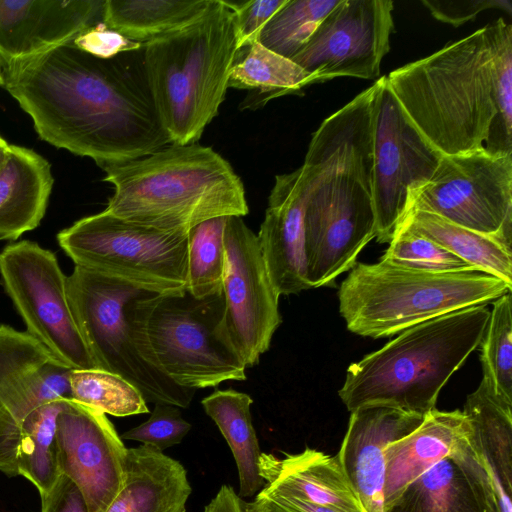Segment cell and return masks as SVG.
I'll list each match as a JSON object with an SVG mask.
<instances>
[{
	"label": "cell",
	"instance_id": "ee69618b",
	"mask_svg": "<svg viewBox=\"0 0 512 512\" xmlns=\"http://www.w3.org/2000/svg\"><path fill=\"white\" fill-rule=\"evenodd\" d=\"M6 67L7 62L0 55V86L5 88L6 85Z\"/></svg>",
	"mask_w": 512,
	"mask_h": 512
},
{
	"label": "cell",
	"instance_id": "f1b7e54d",
	"mask_svg": "<svg viewBox=\"0 0 512 512\" xmlns=\"http://www.w3.org/2000/svg\"><path fill=\"white\" fill-rule=\"evenodd\" d=\"M311 83L312 77L291 59L256 41L239 50L230 70L228 88L255 91L254 101L247 106L252 108Z\"/></svg>",
	"mask_w": 512,
	"mask_h": 512
},
{
	"label": "cell",
	"instance_id": "83f0119b",
	"mask_svg": "<svg viewBox=\"0 0 512 512\" xmlns=\"http://www.w3.org/2000/svg\"><path fill=\"white\" fill-rule=\"evenodd\" d=\"M213 0H105L103 23L146 44L199 19Z\"/></svg>",
	"mask_w": 512,
	"mask_h": 512
},
{
	"label": "cell",
	"instance_id": "8d00e7d4",
	"mask_svg": "<svg viewBox=\"0 0 512 512\" xmlns=\"http://www.w3.org/2000/svg\"><path fill=\"white\" fill-rule=\"evenodd\" d=\"M286 2L287 0L223 1L235 14L239 49L258 41L264 26Z\"/></svg>",
	"mask_w": 512,
	"mask_h": 512
},
{
	"label": "cell",
	"instance_id": "4dcf8cb0",
	"mask_svg": "<svg viewBox=\"0 0 512 512\" xmlns=\"http://www.w3.org/2000/svg\"><path fill=\"white\" fill-rule=\"evenodd\" d=\"M228 217L209 219L188 231L186 290L196 298L222 292L226 263L224 230Z\"/></svg>",
	"mask_w": 512,
	"mask_h": 512
},
{
	"label": "cell",
	"instance_id": "ffe728a7",
	"mask_svg": "<svg viewBox=\"0 0 512 512\" xmlns=\"http://www.w3.org/2000/svg\"><path fill=\"white\" fill-rule=\"evenodd\" d=\"M103 0H0V55L31 57L102 22Z\"/></svg>",
	"mask_w": 512,
	"mask_h": 512
},
{
	"label": "cell",
	"instance_id": "e575fe53",
	"mask_svg": "<svg viewBox=\"0 0 512 512\" xmlns=\"http://www.w3.org/2000/svg\"><path fill=\"white\" fill-rule=\"evenodd\" d=\"M381 260L397 266L432 273L476 270L436 242L406 228L397 230Z\"/></svg>",
	"mask_w": 512,
	"mask_h": 512
},
{
	"label": "cell",
	"instance_id": "7bdbcfd3",
	"mask_svg": "<svg viewBox=\"0 0 512 512\" xmlns=\"http://www.w3.org/2000/svg\"><path fill=\"white\" fill-rule=\"evenodd\" d=\"M243 512H281L271 501L255 495L254 500H243Z\"/></svg>",
	"mask_w": 512,
	"mask_h": 512
},
{
	"label": "cell",
	"instance_id": "8fae6325",
	"mask_svg": "<svg viewBox=\"0 0 512 512\" xmlns=\"http://www.w3.org/2000/svg\"><path fill=\"white\" fill-rule=\"evenodd\" d=\"M0 276L27 333L71 369H98L74 319L56 256L23 240L0 252Z\"/></svg>",
	"mask_w": 512,
	"mask_h": 512
},
{
	"label": "cell",
	"instance_id": "74e56055",
	"mask_svg": "<svg viewBox=\"0 0 512 512\" xmlns=\"http://www.w3.org/2000/svg\"><path fill=\"white\" fill-rule=\"evenodd\" d=\"M72 44L81 51L100 59H112L120 54L141 50L144 44L132 41L99 22L77 35Z\"/></svg>",
	"mask_w": 512,
	"mask_h": 512
},
{
	"label": "cell",
	"instance_id": "ba28073f",
	"mask_svg": "<svg viewBox=\"0 0 512 512\" xmlns=\"http://www.w3.org/2000/svg\"><path fill=\"white\" fill-rule=\"evenodd\" d=\"M137 330L157 366L187 389L246 379V366L226 325L223 292L196 298L187 290L152 294L134 308Z\"/></svg>",
	"mask_w": 512,
	"mask_h": 512
},
{
	"label": "cell",
	"instance_id": "603a6c76",
	"mask_svg": "<svg viewBox=\"0 0 512 512\" xmlns=\"http://www.w3.org/2000/svg\"><path fill=\"white\" fill-rule=\"evenodd\" d=\"M191 492L179 461L142 444L128 449L122 487L105 512H186Z\"/></svg>",
	"mask_w": 512,
	"mask_h": 512
},
{
	"label": "cell",
	"instance_id": "d6986e66",
	"mask_svg": "<svg viewBox=\"0 0 512 512\" xmlns=\"http://www.w3.org/2000/svg\"><path fill=\"white\" fill-rule=\"evenodd\" d=\"M307 177L303 167L275 176L257 239L279 295L310 289L307 280L304 214Z\"/></svg>",
	"mask_w": 512,
	"mask_h": 512
},
{
	"label": "cell",
	"instance_id": "8992f818",
	"mask_svg": "<svg viewBox=\"0 0 512 512\" xmlns=\"http://www.w3.org/2000/svg\"><path fill=\"white\" fill-rule=\"evenodd\" d=\"M512 286L471 270L432 273L378 263H356L338 291L339 312L354 334L382 338L467 307L487 305Z\"/></svg>",
	"mask_w": 512,
	"mask_h": 512
},
{
	"label": "cell",
	"instance_id": "d590c367",
	"mask_svg": "<svg viewBox=\"0 0 512 512\" xmlns=\"http://www.w3.org/2000/svg\"><path fill=\"white\" fill-rule=\"evenodd\" d=\"M191 429L180 412V408L170 404H155L149 419L124 432L122 440L138 441L164 452L179 444Z\"/></svg>",
	"mask_w": 512,
	"mask_h": 512
},
{
	"label": "cell",
	"instance_id": "6da1fadb",
	"mask_svg": "<svg viewBox=\"0 0 512 512\" xmlns=\"http://www.w3.org/2000/svg\"><path fill=\"white\" fill-rule=\"evenodd\" d=\"M143 49L100 59L72 42L7 62L5 89L39 137L104 169L171 143L155 107Z\"/></svg>",
	"mask_w": 512,
	"mask_h": 512
},
{
	"label": "cell",
	"instance_id": "d6a6232c",
	"mask_svg": "<svg viewBox=\"0 0 512 512\" xmlns=\"http://www.w3.org/2000/svg\"><path fill=\"white\" fill-rule=\"evenodd\" d=\"M340 0H287L262 29L258 42L292 59Z\"/></svg>",
	"mask_w": 512,
	"mask_h": 512
},
{
	"label": "cell",
	"instance_id": "5bb4252c",
	"mask_svg": "<svg viewBox=\"0 0 512 512\" xmlns=\"http://www.w3.org/2000/svg\"><path fill=\"white\" fill-rule=\"evenodd\" d=\"M224 244L226 325L246 368H251L269 349L281 324L280 295L270 279L257 235L242 217H228Z\"/></svg>",
	"mask_w": 512,
	"mask_h": 512
},
{
	"label": "cell",
	"instance_id": "f546056e",
	"mask_svg": "<svg viewBox=\"0 0 512 512\" xmlns=\"http://www.w3.org/2000/svg\"><path fill=\"white\" fill-rule=\"evenodd\" d=\"M69 398L49 401L25 420L16 450L18 475L31 482L44 497L60 472L56 460L57 418Z\"/></svg>",
	"mask_w": 512,
	"mask_h": 512
},
{
	"label": "cell",
	"instance_id": "4fadbf2b",
	"mask_svg": "<svg viewBox=\"0 0 512 512\" xmlns=\"http://www.w3.org/2000/svg\"><path fill=\"white\" fill-rule=\"evenodd\" d=\"M391 0H340L291 59L313 83L350 76L376 79L394 31Z\"/></svg>",
	"mask_w": 512,
	"mask_h": 512
},
{
	"label": "cell",
	"instance_id": "484cf974",
	"mask_svg": "<svg viewBox=\"0 0 512 512\" xmlns=\"http://www.w3.org/2000/svg\"><path fill=\"white\" fill-rule=\"evenodd\" d=\"M252 403L248 394L234 389L215 390L201 401L232 451L242 499L255 497L266 484L259 471L262 452L252 423Z\"/></svg>",
	"mask_w": 512,
	"mask_h": 512
},
{
	"label": "cell",
	"instance_id": "7a4b0ae2",
	"mask_svg": "<svg viewBox=\"0 0 512 512\" xmlns=\"http://www.w3.org/2000/svg\"><path fill=\"white\" fill-rule=\"evenodd\" d=\"M386 79L441 154H512V26L502 18Z\"/></svg>",
	"mask_w": 512,
	"mask_h": 512
},
{
	"label": "cell",
	"instance_id": "d4e9b609",
	"mask_svg": "<svg viewBox=\"0 0 512 512\" xmlns=\"http://www.w3.org/2000/svg\"><path fill=\"white\" fill-rule=\"evenodd\" d=\"M471 440L491 475L501 512H512V402L482 378L464 404Z\"/></svg>",
	"mask_w": 512,
	"mask_h": 512
},
{
	"label": "cell",
	"instance_id": "e0dca14e",
	"mask_svg": "<svg viewBox=\"0 0 512 512\" xmlns=\"http://www.w3.org/2000/svg\"><path fill=\"white\" fill-rule=\"evenodd\" d=\"M383 512H501L491 475L471 433L408 484Z\"/></svg>",
	"mask_w": 512,
	"mask_h": 512
},
{
	"label": "cell",
	"instance_id": "9a60e30c",
	"mask_svg": "<svg viewBox=\"0 0 512 512\" xmlns=\"http://www.w3.org/2000/svg\"><path fill=\"white\" fill-rule=\"evenodd\" d=\"M71 370L27 332L0 324V472L18 475L16 450L25 420L49 401L70 399Z\"/></svg>",
	"mask_w": 512,
	"mask_h": 512
},
{
	"label": "cell",
	"instance_id": "9c48e42d",
	"mask_svg": "<svg viewBox=\"0 0 512 512\" xmlns=\"http://www.w3.org/2000/svg\"><path fill=\"white\" fill-rule=\"evenodd\" d=\"M75 265L158 294L186 290L188 231L160 230L105 210L57 234Z\"/></svg>",
	"mask_w": 512,
	"mask_h": 512
},
{
	"label": "cell",
	"instance_id": "60d3db41",
	"mask_svg": "<svg viewBox=\"0 0 512 512\" xmlns=\"http://www.w3.org/2000/svg\"><path fill=\"white\" fill-rule=\"evenodd\" d=\"M256 495L271 501L281 512H338L331 508L313 504L290 496L261 489Z\"/></svg>",
	"mask_w": 512,
	"mask_h": 512
},
{
	"label": "cell",
	"instance_id": "836d02e7",
	"mask_svg": "<svg viewBox=\"0 0 512 512\" xmlns=\"http://www.w3.org/2000/svg\"><path fill=\"white\" fill-rule=\"evenodd\" d=\"M483 378L500 397L512 402V297L508 292L493 302L481 340Z\"/></svg>",
	"mask_w": 512,
	"mask_h": 512
},
{
	"label": "cell",
	"instance_id": "3957f363",
	"mask_svg": "<svg viewBox=\"0 0 512 512\" xmlns=\"http://www.w3.org/2000/svg\"><path fill=\"white\" fill-rule=\"evenodd\" d=\"M114 187L105 211L140 225L189 231L209 219L248 214L244 185L211 147L170 144L102 169Z\"/></svg>",
	"mask_w": 512,
	"mask_h": 512
},
{
	"label": "cell",
	"instance_id": "b9f144b4",
	"mask_svg": "<svg viewBox=\"0 0 512 512\" xmlns=\"http://www.w3.org/2000/svg\"><path fill=\"white\" fill-rule=\"evenodd\" d=\"M203 512H243V499L230 485H222Z\"/></svg>",
	"mask_w": 512,
	"mask_h": 512
},
{
	"label": "cell",
	"instance_id": "2e32d148",
	"mask_svg": "<svg viewBox=\"0 0 512 512\" xmlns=\"http://www.w3.org/2000/svg\"><path fill=\"white\" fill-rule=\"evenodd\" d=\"M127 451L105 413L68 399L57 418V466L78 487L88 512H105L119 493Z\"/></svg>",
	"mask_w": 512,
	"mask_h": 512
},
{
	"label": "cell",
	"instance_id": "cb8c5ba5",
	"mask_svg": "<svg viewBox=\"0 0 512 512\" xmlns=\"http://www.w3.org/2000/svg\"><path fill=\"white\" fill-rule=\"evenodd\" d=\"M52 186L51 166L44 157L9 145L0 169V240H16L40 224Z\"/></svg>",
	"mask_w": 512,
	"mask_h": 512
},
{
	"label": "cell",
	"instance_id": "277c9868",
	"mask_svg": "<svg viewBox=\"0 0 512 512\" xmlns=\"http://www.w3.org/2000/svg\"><path fill=\"white\" fill-rule=\"evenodd\" d=\"M490 310L477 305L419 323L351 363L338 394L352 412L387 405L425 415L467 357L480 345Z\"/></svg>",
	"mask_w": 512,
	"mask_h": 512
},
{
	"label": "cell",
	"instance_id": "ab89813d",
	"mask_svg": "<svg viewBox=\"0 0 512 512\" xmlns=\"http://www.w3.org/2000/svg\"><path fill=\"white\" fill-rule=\"evenodd\" d=\"M40 512H88L78 487L60 474L50 491L41 498Z\"/></svg>",
	"mask_w": 512,
	"mask_h": 512
},
{
	"label": "cell",
	"instance_id": "7402d4cb",
	"mask_svg": "<svg viewBox=\"0 0 512 512\" xmlns=\"http://www.w3.org/2000/svg\"><path fill=\"white\" fill-rule=\"evenodd\" d=\"M470 433L462 411L435 408L424 415L415 430L390 443L385 450L383 511L408 484L448 456Z\"/></svg>",
	"mask_w": 512,
	"mask_h": 512
},
{
	"label": "cell",
	"instance_id": "5b68a950",
	"mask_svg": "<svg viewBox=\"0 0 512 512\" xmlns=\"http://www.w3.org/2000/svg\"><path fill=\"white\" fill-rule=\"evenodd\" d=\"M239 50L235 14L222 0L185 28L144 44L146 78L172 144L197 143L217 116Z\"/></svg>",
	"mask_w": 512,
	"mask_h": 512
},
{
	"label": "cell",
	"instance_id": "4316f807",
	"mask_svg": "<svg viewBox=\"0 0 512 512\" xmlns=\"http://www.w3.org/2000/svg\"><path fill=\"white\" fill-rule=\"evenodd\" d=\"M399 228H406L436 242L476 270L512 286V250L497 238L419 210L408 211Z\"/></svg>",
	"mask_w": 512,
	"mask_h": 512
},
{
	"label": "cell",
	"instance_id": "f6af8a7d",
	"mask_svg": "<svg viewBox=\"0 0 512 512\" xmlns=\"http://www.w3.org/2000/svg\"><path fill=\"white\" fill-rule=\"evenodd\" d=\"M9 145L1 136H0V161H3L8 153Z\"/></svg>",
	"mask_w": 512,
	"mask_h": 512
},
{
	"label": "cell",
	"instance_id": "44dd1931",
	"mask_svg": "<svg viewBox=\"0 0 512 512\" xmlns=\"http://www.w3.org/2000/svg\"><path fill=\"white\" fill-rule=\"evenodd\" d=\"M262 489L325 506L338 512H365L349 484L337 456L306 448L278 458L261 453Z\"/></svg>",
	"mask_w": 512,
	"mask_h": 512
},
{
	"label": "cell",
	"instance_id": "30bf717a",
	"mask_svg": "<svg viewBox=\"0 0 512 512\" xmlns=\"http://www.w3.org/2000/svg\"><path fill=\"white\" fill-rule=\"evenodd\" d=\"M410 210L435 214L511 247L512 154L442 155L430 180L411 192Z\"/></svg>",
	"mask_w": 512,
	"mask_h": 512
},
{
	"label": "cell",
	"instance_id": "7c38bea8",
	"mask_svg": "<svg viewBox=\"0 0 512 512\" xmlns=\"http://www.w3.org/2000/svg\"><path fill=\"white\" fill-rule=\"evenodd\" d=\"M373 205L376 239L390 243L406 217L410 194L433 176L443 154L411 122L388 85L374 83Z\"/></svg>",
	"mask_w": 512,
	"mask_h": 512
},
{
	"label": "cell",
	"instance_id": "52a82bcc",
	"mask_svg": "<svg viewBox=\"0 0 512 512\" xmlns=\"http://www.w3.org/2000/svg\"><path fill=\"white\" fill-rule=\"evenodd\" d=\"M69 304L98 369L120 375L146 402L187 408L194 389L175 384L157 366L134 322L136 303L151 292L75 265L66 280Z\"/></svg>",
	"mask_w": 512,
	"mask_h": 512
},
{
	"label": "cell",
	"instance_id": "f35d334b",
	"mask_svg": "<svg viewBox=\"0 0 512 512\" xmlns=\"http://www.w3.org/2000/svg\"><path fill=\"white\" fill-rule=\"evenodd\" d=\"M422 4L426 6L435 19L454 27L474 19L486 9L496 8L506 11L508 14L512 13V5L508 0H423Z\"/></svg>",
	"mask_w": 512,
	"mask_h": 512
},
{
	"label": "cell",
	"instance_id": "ac0fdd59",
	"mask_svg": "<svg viewBox=\"0 0 512 512\" xmlns=\"http://www.w3.org/2000/svg\"><path fill=\"white\" fill-rule=\"evenodd\" d=\"M424 415L387 405H367L351 412L336 455L365 512H383L385 450L408 435Z\"/></svg>",
	"mask_w": 512,
	"mask_h": 512
},
{
	"label": "cell",
	"instance_id": "1f68e13d",
	"mask_svg": "<svg viewBox=\"0 0 512 512\" xmlns=\"http://www.w3.org/2000/svg\"><path fill=\"white\" fill-rule=\"evenodd\" d=\"M69 387L70 399L105 414L125 417L149 412L137 388L120 375L102 369H72Z\"/></svg>",
	"mask_w": 512,
	"mask_h": 512
}]
</instances>
